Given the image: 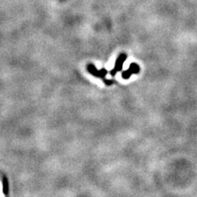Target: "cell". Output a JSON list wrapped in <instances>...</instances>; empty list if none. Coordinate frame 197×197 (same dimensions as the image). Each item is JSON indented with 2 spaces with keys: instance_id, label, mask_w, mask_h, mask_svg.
Listing matches in <instances>:
<instances>
[{
  "instance_id": "1",
  "label": "cell",
  "mask_w": 197,
  "mask_h": 197,
  "mask_svg": "<svg viewBox=\"0 0 197 197\" xmlns=\"http://www.w3.org/2000/svg\"><path fill=\"white\" fill-rule=\"evenodd\" d=\"M127 59V55L124 53L122 54H120L118 56H117V59H116V62H115L114 68L112 69V70L109 72V74H110L112 77H114L117 72H119L122 70V67H123V63H124L126 60Z\"/></svg>"
},
{
  "instance_id": "2",
  "label": "cell",
  "mask_w": 197,
  "mask_h": 197,
  "mask_svg": "<svg viewBox=\"0 0 197 197\" xmlns=\"http://www.w3.org/2000/svg\"><path fill=\"white\" fill-rule=\"evenodd\" d=\"M87 71H88V72L90 73L92 76H94V77H95L97 78H100L103 81L106 79L105 77L108 72L105 68H102L100 70H98L96 68V67L92 63H90L87 65Z\"/></svg>"
},
{
  "instance_id": "3",
  "label": "cell",
  "mask_w": 197,
  "mask_h": 197,
  "mask_svg": "<svg viewBox=\"0 0 197 197\" xmlns=\"http://www.w3.org/2000/svg\"><path fill=\"white\" fill-rule=\"evenodd\" d=\"M141 71V68H140V66L138 64L135 63H132L130 64L129 68L126 71H123L122 72V77L124 79V80H127L131 77V76L134 75V74H138Z\"/></svg>"
},
{
  "instance_id": "4",
  "label": "cell",
  "mask_w": 197,
  "mask_h": 197,
  "mask_svg": "<svg viewBox=\"0 0 197 197\" xmlns=\"http://www.w3.org/2000/svg\"><path fill=\"white\" fill-rule=\"evenodd\" d=\"M103 83L107 85H112L113 83V81L108 80V79H105V80L103 81Z\"/></svg>"
},
{
  "instance_id": "5",
  "label": "cell",
  "mask_w": 197,
  "mask_h": 197,
  "mask_svg": "<svg viewBox=\"0 0 197 197\" xmlns=\"http://www.w3.org/2000/svg\"><path fill=\"white\" fill-rule=\"evenodd\" d=\"M0 197H4V195L2 193V184L0 182Z\"/></svg>"
}]
</instances>
